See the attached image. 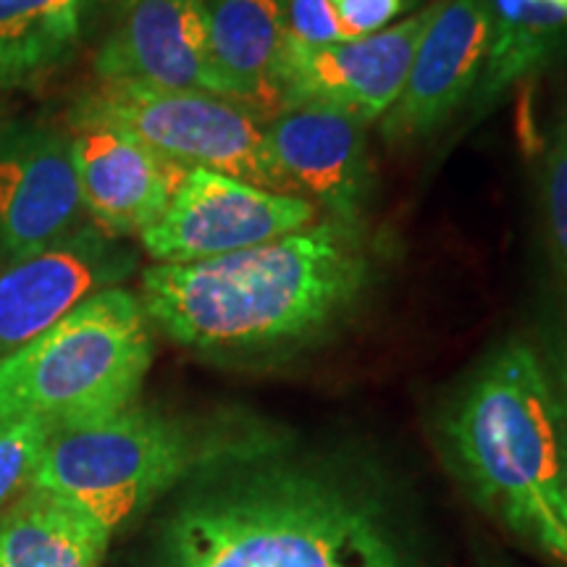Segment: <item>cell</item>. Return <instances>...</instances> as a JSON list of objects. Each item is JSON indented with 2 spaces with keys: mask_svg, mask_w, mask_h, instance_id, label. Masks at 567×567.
<instances>
[{
  "mask_svg": "<svg viewBox=\"0 0 567 567\" xmlns=\"http://www.w3.org/2000/svg\"><path fill=\"white\" fill-rule=\"evenodd\" d=\"M266 429L243 421H195L140 405L103 421L55 431L30 486L118 530L205 467L250 446Z\"/></svg>",
  "mask_w": 567,
  "mask_h": 567,
  "instance_id": "obj_4",
  "label": "cell"
},
{
  "mask_svg": "<svg viewBox=\"0 0 567 567\" xmlns=\"http://www.w3.org/2000/svg\"><path fill=\"white\" fill-rule=\"evenodd\" d=\"M473 502L536 555L567 567V496L555 389L544 354L509 339L450 396L436 425Z\"/></svg>",
  "mask_w": 567,
  "mask_h": 567,
  "instance_id": "obj_3",
  "label": "cell"
},
{
  "mask_svg": "<svg viewBox=\"0 0 567 567\" xmlns=\"http://www.w3.org/2000/svg\"><path fill=\"white\" fill-rule=\"evenodd\" d=\"M153 365V326L124 287L90 297L45 334L0 358V429L55 431L111 417L137 402Z\"/></svg>",
  "mask_w": 567,
  "mask_h": 567,
  "instance_id": "obj_5",
  "label": "cell"
},
{
  "mask_svg": "<svg viewBox=\"0 0 567 567\" xmlns=\"http://www.w3.org/2000/svg\"><path fill=\"white\" fill-rule=\"evenodd\" d=\"M264 130L295 195L316 203L323 216L363 221L373 172L360 118L326 105H297L268 118Z\"/></svg>",
  "mask_w": 567,
  "mask_h": 567,
  "instance_id": "obj_13",
  "label": "cell"
},
{
  "mask_svg": "<svg viewBox=\"0 0 567 567\" xmlns=\"http://www.w3.org/2000/svg\"><path fill=\"white\" fill-rule=\"evenodd\" d=\"M287 40L297 45H334L344 42L334 0H284Z\"/></svg>",
  "mask_w": 567,
  "mask_h": 567,
  "instance_id": "obj_21",
  "label": "cell"
},
{
  "mask_svg": "<svg viewBox=\"0 0 567 567\" xmlns=\"http://www.w3.org/2000/svg\"><path fill=\"white\" fill-rule=\"evenodd\" d=\"M74 137L84 216L105 237H142L161 221L189 168L113 130H80Z\"/></svg>",
  "mask_w": 567,
  "mask_h": 567,
  "instance_id": "obj_14",
  "label": "cell"
},
{
  "mask_svg": "<svg viewBox=\"0 0 567 567\" xmlns=\"http://www.w3.org/2000/svg\"><path fill=\"white\" fill-rule=\"evenodd\" d=\"M439 3L442 0H434L400 24L360 40L318 48L287 40L279 69L281 111L326 105L363 124L384 118L405 87L415 48L436 17Z\"/></svg>",
  "mask_w": 567,
  "mask_h": 567,
  "instance_id": "obj_8",
  "label": "cell"
},
{
  "mask_svg": "<svg viewBox=\"0 0 567 567\" xmlns=\"http://www.w3.org/2000/svg\"><path fill=\"white\" fill-rule=\"evenodd\" d=\"M95 76L229 97L213 63L205 0H122L95 53Z\"/></svg>",
  "mask_w": 567,
  "mask_h": 567,
  "instance_id": "obj_11",
  "label": "cell"
},
{
  "mask_svg": "<svg viewBox=\"0 0 567 567\" xmlns=\"http://www.w3.org/2000/svg\"><path fill=\"white\" fill-rule=\"evenodd\" d=\"M74 137L24 122L0 132V260L30 258L82 226Z\"/></svg>",
  "mask_w": 567,
  "mask_h": 567,
  "instance_id": "obj_10",
  "label": "cell"
},
{
  "mask_svg": "<svg viewBox=\"0 0 567 567\" xmlns=\"http://www.w3.org/2000/svg\"><path fill=\"white\" fill-rule=\"evenodd\" d=\"M408 6L410 0H334L344 40L384 32L400 13H405Z\"/></svg>",
  "mask_w": 567,
  "mask_h": 567,
  "instance_id": "obj_22",
  "label": "cell"
},
{
  "mask_svg": "<svg viewBox=\"0 0 567 567\" xmlns=\"http://www.w3.org/2000/svg\"><path fill=\"white\" fill-rule=\"evenodd\" d=\"M544 210H547L551 258L567 295V111L559 116L544 163Z\"/></svg>",
  "mask_w": 567,
  "mask_h": 567,
  "instance_id": "obj_20",
  "label": "cell"
},
{
  "mask_svg": "<svg viewBox=\"0 0 567 567\" xmlns=\"http://www.w3.org/2000/svg\"><path fill=\"white\" fill-rule=\"evenodd\" d=\"M365 221L321 216L250 250L155 264L140 276L147 321L213 363H266L321 344L360 313L381 279Z\"/></svg>",
  "mask_w": 567,
  "mask_h": 567,
  "instance_id": "obj_1",
  "label": "cell"
},
{
  "mask_svg": "<svg viewBox=\"0 0 567 567\" xmlns=\"http://www.w3.org/2000/svg\"><path fill=\"white\" fill-rule=\"evenodd\" d=\"M544 363H547L551 389H555L557 413H559V436H563V467H565V496H567V334L555 339L547 347Z\"/></svg>",
  "mask_w": 567,
  "mask_h": 567,
  "instance_id": "obj_23",
  "label": "cell"
},
{
  "mask_svg": "<svg viewBox=\"0 0 567 567\" xmlns=\"http://www.w3.org/2000/svg\"><path fill=\"white\" fill-rule=\"evenodd\" d=\"M87 0H0V90L30 87L76 48Z\"/></svg>",
  "mask_w": 567,
  "mask_h": 567,
  "instance_id": "obj_18",
  "label": "cell"
},
{
  "mask_svg": "<svg viewBox=\"0 0 567 567\" xmlns=\"http://www.w3.org/2000/svg\"><path fill=\"white\" fill-rule=\"evenodd\" d=\"M137 268L124 239L82 224L61 243L0 268V358L30 344L90 297L122 287Z\"/></svg>",
  "mask_w": 567,
  "mask_h": 567,
  "instance_id": "obj_9",
  "label": "cell"
},
{
  "mask_svg": "<svg viewBox=\"0 0 567 567\" xmlns=\"http://www.w3.org/2000/svg\"><path fill=\"white\" fill-rule=\"evenodd\" d=\"M55 434L51 423L19 421L0 429V509L30 486L34 467Z\"/></svg>",
  "mask_w": 567,
  "mask_h": 567,
  "instance_id": "obj_19",
  "label": "cell"
},
{
  "mask_svg": "<svg viewBox=\"0 0 567 567\" xmlns=\"http://www.w3.org/2000/svg\"><path fill=\"white\" fill-rule=\"evenodd\" d=\"M321 216L308 197L189 168L161 221L142 234L140 243L155 264H200L308 229Z\"/></svg>",
  "mask_w": 567,
  "mask_h": 567,
  "instance_id": "obj_7",
  "label": "cell"
},
{
  "mask_svg": "<svg viewBox=\"0 0 567 567\" xmlns=\"http://www.w3.org/2000/svg\"><path fill=\"white\" fill-rule=\"evenodd\" d=\"M567 45V0H492V34L473 90L481 109Z\"/></svg>",
  "mask_w": 567,
  "mask_h": 567,
  "instance_id": "obj_17",
  "label": "cell"
},
{
  "mask_svg": "<svg viewBox=\"0 0 567 567\" xmlns=\"http://www.w3.org/2000/svg\"><path fill=\"white\" fill-rule=\"evenodd\" d=\"M187 484L161 567H413L358 478L295 455L271 431Z\"/></svg>",
  "mask_w": 567,
  "mask_h": 567,
  "instance_id": "obj_2",
  "label": "cell"
},
{
  "mask_svg": "<svg viewBox=\"0 0 567 567\" xmlns=\"http://www.w3.org/2000/svg\"><path fill=\"white\" fill-rule=\"evenodd\" d=\"M213 63L226 95L264 122L281 111L279 69L287 45L284 0H205Z\"/></svg>",
  "mask_w": 567,
  "mask_h": 567,
  "instance_id": "obj_15",
  "label": "cell"
},
{
  "mask_svg": "<svg viewBox=\"0 0 567 567\" xmlns=\"http://www.w3.org/2000/svg\"><path fill=\"white\" fill-rule=\"evenodd\" d=\"M71 132L113 130L184 168H208L271 193L295 195L266 145V122L234 97L95 80L66 113Z\"/></svg>",
  "mask_w": 567,
  "mask_h": 567,
  "instance_id": "obj_6",
  "label": "cell"
},
{
  "mask_svg": "<svg viewBox=\"0 0 567 567\" xmlns=\"http://www.w3.org/2000/svg\"><path fill=\"white\" fill-rule=\"evenodd\" d=\"M492 34V0H442L417 42L408 82L381 122L389 145L429 137L476 90Z\"/></svg>",
  "mask_w": 567,
  "mask_h": 567,
  "instance_id": "obj_12",
  "label": "cell"
},
{
  "mask_svg": "<svg viewBox=\"0 0 567 567\" xmlns=\"http://www.w3.org/2000/svg\"><path fill=\"white\" fill-rule=\"evenodd\" d=\"M111 536L80 507L27 486L0 515V567H97Z\"/></svg>",
  "mask_w": 567,
  "mask_h": 567,
  "instance_id": "obj_16",
  "label": "cell"
}]
</instances>
